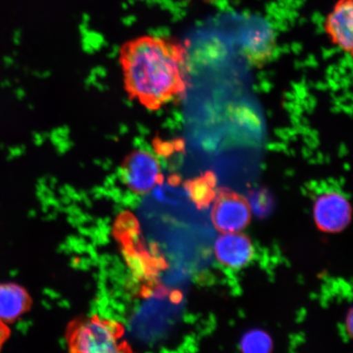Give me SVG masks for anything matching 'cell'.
Returning a JSON list of instances; mask_svg holds the SVG:
<instances>
[{
  "label": "cell",
  "mask_w": 353,
  "mask_h": 353,
  "mask_svg": "<svg viewBox=\"0 0 353 353\" xmlns=\"http://www.w3.org/2000/svg\"><path fill=\"white\" fill-rule=\"evenodd\" d=\"M120 61L128 94L156 110L186 92V50L174 39L143 37L127 42Z\"/></svg>",
  "instance_id": "cell-1"
},
{
  "label": "cell",
  "mask_w": 353,
  "mask_h": 353,
  "mask_svg": "<svg viewBox=\"0 0 353 353\" xmlns=\"http://www.w3.org/2000/svg\"><path fill=\"white\" fill-rule=\"evenodd\" d=\"M123 330L116 322L92 317L76 322L68 331L70 350L77 352L110 353L121 352Z\"/></svg>",
  "instance_id": "cell-2"
},
{
  "label": "cell",
  "mask_w": 353,
  "mask_h": 353,
  "mask_svg": "<svg viewBox=\"0 0 353 353\" xmlns=\"http://www.w3.org/2000/svg\"><path fill=\"white\" fill-rule=\"evenodd\" d=\"M121 174L126 186L139 194L151 192L163 181L160 163L147 150H135L127 156Z\"/></svg>",
  "instance_id": "cell-3"
},
{
  "label": "cell",
  "mask_w": 353,
  "mask_h": 353,
  "mask_svg": "<svg viewBox=\"0 0 353 353\" xmlns=\"http://www.w3.org/2000/svg\"><path fill=\"white\" fill-rule=\"evenodd\" d=\"M211 218L214 227L221 232H241L250 221V203L231 190L221 189L216 194Z\"/></svg>",
  "instance_id": "cell-4"
},
{
  "label": "cell",
  "mask_w": 353,
  "mask_h": 353,
  "mask_svg": "<svg viewBox=\"0 0 353 353\" xmlns=\"http://www.w3.org/2000/svg\"><path fill=\"white\" fill-rule=\"evenodd\" d=\"M352 208L350 202L341 193L321 194L314 203V219L321 231L336 233L350 224Z\"/></svg>",
  "instance_id": "cell-5"
},
{
  "label": "cell",
  "mask_w": 353,
  "mask_h": 353,
  "mask_svg": "<svg viewBox=\"0 0 353 353\" xmlns=\"http://www.w3.org/2000/svg\"><path fill=\"white\" fill-rule=\"evenodd\" d=\"M219 261L232 268L244 267L253 258L254 247L248 237L237 232L223 233L215 243Z\"/></svg>",
  "instance_id": "cell-6"
},
{
  "label": "cell",
  "mask_w": 353,
  "mask_h": 353,
  "mask_svg": "<svg viewBox=\"0 0 353 353\" xmlns=\"http://www.w3.org/2000/svg\"><path fill=\"white\" fill-rule=\"evenodd\" d=\"M325 30L334 44L347 54L352 52V0H339L325 21Z\"/></svg>",
  "instance_id": "cell-7"
},
{
  "label": "cell",
  "mask_w": 353,
  "mask_h": 353,
  "mask_svg": "<svg viewBox=\"0 0 353 353\" xmlns=\"http://www.w3.org/2000/svg\"><path fill=\"white\" fill-rule=\"evenodd\" d=\"M32 305L28 291L12 282L0 283V320L7 324L19 319Z\"/></svg>",
  "instance_id": "cell-8"
},
{
  "label": "cell",
  "mask_w": 353,
  "mask_h": 353,
  "mask_svg": "<svg viewBox=\"0 0 353 353\" xmlns=\"http://www.w3.org/2000/svg\"><path fill=\"white\" fill-rule=\"evenodd\" d=\"M216 176L212 172L188 181L185 183L188 195L199 209L207 208L216 196Z\"/></svg>",
  "instance_id": "cell-9"
},
{
  "label": "cell",
  "mask_w": 353,
  "mask_h": 353,
  "mask_svg": "<svg viewBox=\"0 0 353 353\" xmlns=\"http://www.w3.org/2000/svg\"><path fill=\"white\" fill-rule=\"evenodd\" d=\"M241 347L246 353H268L272 350L273 343L265 331L252 330L242 337Z\"/></svg>",
  "instance_id": "cell-10"
},
{
  "label": "cell",
  "mask_w": 353,
  "mask_h": 353,
  "mask_svg": "<svg viewBox=\"0 0 353 353\" xmlns=\"http://www.w3.org/2000/svg\"><path fill=\"white\" fill-rule=\"evenodd\" d=\"M250 202V209H253L259 216L267 215L272 209V199L266 190H259L251 193Z\"/></svg>",
  "instance_id": "cell-11"
},
{
  "label": "cell",
  "mask_w": 353,
  "mask_h": 353,
  "mask_svg": "<svg viewBox=\"0 0 353 353\" xmlns=\"http://www.w3.org/2000/svg\"><path fill=\"white\" fill-rule=\"evenodd\" d=\"M10 329L8 328V324L6 322L0 320V350L6 343L10 336Z\"/></svg>",
  "instance_id": "cell-12"
},
{
  "label": "cell",
  "mask_w": 353,
  "mask_h": 353,
  "mask_svg": "<svg viewBox=\"0 0 353 353\" xmlns=\"http://www.w3.org/2000/svg\"><path fill=\"white\" fill-rule=\"evenodd\" d=\"M346 326L348 331V334L352 336V308L350 309V312L347 313V319H346Z\"/></svg>",
  "instance_id": "cell-13"
}]
</instances>
